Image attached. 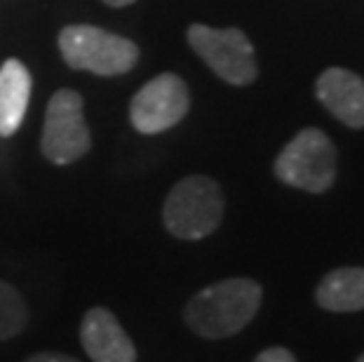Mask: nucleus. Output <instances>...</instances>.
<instances>
[{"instance_id":"obj_9","label":"nucleus","mask_w":364,"mask_h":362,"mask_svg":"<svg viewBox=\"0 0 364 362\" xmlns=\"http://www.w3.org/2000/svg\"><path fill=\"white\" fill-rule=\"evenodd\" d=\"M317 99L348 127H364V80L348 68H327L317 78Z\"/></svg>"},{"instance_id":"obj_3","label":"nucleus","mask_w":364,"mask_h":362,"mask_svg":"<svg viewBox=\"0 0 364 362\" xmlns=\"http://www.w3.org/2000/svg\"><path fill=\"white\" fill-rule=\"evenodd\" d=\"M59 50L71 68L97 75L127 73L139 59V48L127 38L85 24L61 31Z\"/></svg>"},{"instance_id":"obj_11","label":"nucleus","mask_w":364,"mask_h":362,"mask_svg":"<svg viewBox=\"0 0 364 362\" xmlns=\"http://www.w3.org/2000/svg\"><path fill=\"white\" fill-rule=\"evenodd\" d=\"M317 304L324 311L353 313L364 308V268L348 266L327 273L317 284Z\"/></svg>"},{"instance_id":"obj_8","label":"nucleus","mask_w":364,"mask_h":362,"mask_svg":"<svg viewBox=\"0 0 364 362\" xmlns=\"http://www.w3.org/2000/svg\"><path fill=\"white\" fill-rule=\"evenodd\" d=\"M80 341L92 362H136V351L118 318L106 308H90L80 325Z\"/></svg>"},{"instance_id":"obj_6","label":"nucleus","mask_w":364,"mask_h":362,"mask_svg":"<svg viewBox=\"0 0 364 362\" xmlns=\"http://www.w3.org/2000/svg\"><path fill=\"white\" fill-rule=\"evenodd\" d=\"M90 129L82 115V97L59 90L50 99L43 125V153L54 165H68L90 151Z\"/></svg>"},{"instance_id":"obj_4","label":"nucleus","mask_w":364,"mask_h":362,"mask_svg":"<svg viewBox=\"0 0 364 362\" xmlns=\"http://www.w3.org/2000/svg\"><path fill=\"white\" fill-rule=\"evenodd\" d=\"M277 179L308 193H324L336 179V149L322 129L308 127L294 137L275 160Z\"/></svg>"},{"instance_id":"obj_13","label":"nucleus","mask_w":364,"mask_h":362,"mask_svg":"<svg viewBox=\"0 0 364 362\" xmlns=\"http://www.w3.org/2000/svg\"><path fill=\"white\" fill-rule=\"evenodd\" d=\"M254 362H296V358L291 356V351L287 348H268L259 353V358Z\"/></svg>"},{"instance_id":"obj_10","label":"nucleus","mask_w":364,"mask_h":362,"mask_svg":"<svg viewBox=\"0 0 364 362\" xmlns=\"http://www.w3.org/2000/svg\"><path fill=\"white\" fill-rule=\"evenodd\" d=\"M31 73L19 59H7L0 66V137L19 129L31 99Z\"/></svg>"},{"instance_id":"obj_7","label":"nucleus","mask_w":364,"mask_h":362,"mask_svg":"<svg viewBox=\"0 0 364 362\" xmlns=\"http://www.w3.org/2000/svg\"><path fill=\"white\" fill-rule=\"evenodd\" d=\"M191 97L186 82L174 73H160L132 99L129 118L141 134H160L188 113Z\"/></svg>"},{"instance_id":"obj_12","label":"nucleus","mask_w":364,"mask_h":362,"mask_svg":"<svg viewBox=\"0 0 364 362\" xmlns=\"http://www.w3.org/2000/svg\"><path fill=\"white\" fill-rule=\"evenodd\" d=\"M28 322V308L12 284L0 280V341L17 336Z\"/></svg>"},{"instance_id":"obj_5","label":"nucleus","mask_w":364,"mask_h":362,"mask_svg":"<svg viewBox=\"0 0 364 362\" xmlns=\"http://www.w3.org/2000/svg\"><path fill=\"white\" fill-rule=\"evenodd\" d=\"M188 43L198 57L226 82L250 85L257 78V57L242 31L193 24L188 28Z\"/></svg>"},{"instance_id":"obj_15","label":"nucleus","mask_w":364,"mask_h":362,"mask_svg":"<svg viewBox=\"0 0 364 362\" xmlns=\"http://www.w3.org/2000/svg\"><path fill=\"white\" fill-rule=\"evenodd\" d=\"M106 5H111V7H125L129 3H134V0H104Z\"/></svg>"},{"instance_id":"obj_16","label":"nucleus","mask_w":364,"mask_h":362,"mask_svg":"<svg viewBox=\"0 0 364 362\" xmlns=\"http://www.w3.org/2000/svg\"><path fill=\"white\" fill-rule=\"evenodd\" d=\"M358 362H364V353H362V356L358 358Z\"/></svg>"},{"instance_id":"obj_2","label":"nucleus","mask_w":364,"mask_h":362,"mask_svg":"<svg viewBox=\"0 0 364 362\" xmlns=\"http://www.w3.org/2000/svg\"><path fill=\"white\" fill-rule=\"evenodd\" d=\"M223 219V193L209 176L193 174L181 179L167 196L162 221L174 238L200 240L212 235Z\"/></svg>"},{"instance_id":"obj_1","label":"nucleus","mask_w":364,"mask_h":362,"mask_svg":"<svg viewBox=\"0 0 364 362\" xmlns=\"http://www.w3.org/2000/svg\"><path fill=\"white\" fill-rule=\"evenodd\" d=\"M261 284L250 278H228L200 289L183 311L186 325L198 336L223 339L245 329L259 313Z\"/></svg>"},{"instance_id":"obj_14","label":"nucleus","mask_w":364,"mask_h":362,"mask_svg":"<svg viewBox=\"0 0 364 362\" xmlns=\"http://www.w3.org/2000/svg\"><path fill=\"white\" fill-rule=\"evenodd\" d=\"M24 362H78L71 356H64V353H36Z\"/></svg>"}]
</instances>
